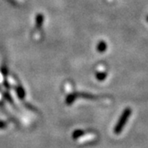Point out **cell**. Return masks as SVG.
I'll return each mask as SVG.
<instances>
[{
	"instance_id": "6da1fadb",
	"label": "cell",
	"mask_w": 148,
	"mask_h": 148,
	"mask_svg": "<svg viewBox=\"0 0 148 148\" xmlns=\"http://www.w3.org/2000/svg\"><path fill=\"white\" fill-rule=\"evenodd\" d=\"M130 114H131V110L129 108H127V109H126L124 110V112L122 114L121 118H120V119H119V121L118 124H117L116 127H115V130H114L115 133H119V132H121V130L123 129L124 124L126 123V122H127V119H128V117L130 115Z\"/></svg>"
},
{
	"instance_id": "7a4b0ae2",
	"label": "cell",
	"mask_w": 148,
	"mask_h": 148,
	"mask_svg": "<svg viewBox=\"0 0 148 148\" xmlns=\"http://www.w3.org/2000/svg\"><path fill=\"white\" fill-rule=\"evenodd\" d=\"M106 49V45L104 42H101L100 45H99V46H98V50L99 51H101V52H103V51H105Z\"/></svg>"
},
{
	"instance_id": "3957f363",
	"label": "cell",
	"mask_w": 148,
	"mask_h": 148,
	"mask_svg": "<svg viewBox=\"0 0 148 148\" xmlns=\"http://www.w3.org/2000/svg\"><path fill=\"white\" fill-rule=\"evenodd\" d=\"M147 21H148V16H147Z\"/></svg>"
}]
</instances>
